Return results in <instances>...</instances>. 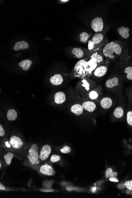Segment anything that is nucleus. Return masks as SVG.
Wrapping results in <instances>:
<instances>
[{"label":"nucleus","mask_w":132,"mask_h":198,"mask_svg":"<svg viewBox=\"0 0 132 198\" xmlns=\"http://www.w3.org/2000/svg\"><path fill=\"white\" fill-rule=\"evenodd\" d=\"M60 1L63 2V3H66V2L69 1L68 0H61V1Z\"/></svg>","instance_id":"39"},{"label":"nucleus","mask_w":132,"mask_h":198,"mask_svg":"<svg viewBox=\"0 0 132 198\" xmlns=\"http://www.w3.org/2000/svg\"><path fill=\"white\" fill-rule=\"evenodd\" d=\"M124 73L128 80H132V66H128L124 68Z\"/></svg>","instance_id":"25"},{"label":"nucleus","mask_w":132,"mask_h":198,"mask_svg":"<svg viewBox=\"0 0 132 198\" xmlns=\"http://www.w3.org/2000/svg\"><path fill=\"white\" fill-rule=\"evenodd\" d=\"M1 168V163H0V168Z\"/></svg>","instance_id":"41"},{"label":"nucleus","mask_w":132,"mask_h":198,"mask_svg":"<svg viewBox=\"0 0 132 198\" xmlns=\"http://www.w3.org/2000/svg\"><path fill=\"white\" fill-rule=\"evenodd\" d=\"M90 36V35H89L86 32H82L80 35V41L84 43H87L88 42Z\"/></svg>","instance_id":"26"},{"label":"nucleus","mask_w":132,"mask_h":198,"mask_svg":"<svg viewBox=\"0 0 132 198\" xmlns=\"http://www.w3.org/2000/svg\"><path fill=\"white\" fill-rule=\"evenodd\" d=\"M117 31L119 35L124 39H127L130 36V29L127 27L122 26L117 29Z\"/></svg>","instance_id":"18"},{"label":"nucleus","mask_w":132,"mask_h":198,"mask_svg":"<svg viewBox=\"0 0 132 198\" xmlns=\"http://www.w3.org/2000/svg\"><path fill=\"white\" fill-rule=\"evenodd\" d=\"M124 50V46L122 43L112 41L106 44L102 48L101 52L105 58L114 60L121 56Z\"/></svg>","instance_id":"1"},{"label":"nucleus","mask_w":132,"mask_h":198,"mask_svg":"<svg viewBox=\"0 0 132 198\" xmlns=\"http://www.w3.org/2000/svg\"><path fill=\"white\" fill-rule=\"evenodd\" d=\"M96 188H93L92 189V191L93 192H95V191H96Z\"/></svg>","instance_id":"40"},{"label":"nucleus","mask_w":132,"mask_h":198,"mask_svg":"<svg viewBox=\"0 0 132 198\" xmlns=\"http://www.w3.org/2000/svg\"><path fill=\"white\" fill-rule=\"evenodd\" d=\"M51 152L50 146L46 144L42 147L39 155L40 159L42 161H45L49 157Z\"/></svg>","instance_id":"6"},{"label":"nucleus","mask_w":132,"mask_h":198,"mask_svg":"<svg viewBox=\"0 0 132 198\" xmlns=\"http://www.w3.org/2000/svg\"><path fill=\"white\" fill-rule=\"evenodd\" d=\"M66 190L68 191H72L74 190H76V188L73 186H69L66 188Z\"/></svg>","instance_id":"35"},{"label":"nucleus","mask_w":132,"mask_h":198,"mask_svg":"<svg viewBox=\"0 0 132 198\" xmlns=\"http://www.w3.org/2000/svg\"><path fill=\"white\" fill-rule=\"evenodd\" d=\"M0 190H5V188H4V186L3 185H2L1 184V187H0Z\"/></svg>","instance_id":"37"},{"label":"nucleus","mask_w":132,"mask_h":198,"mask_svg":"<svg viewBox=\"0 0 132 198\" xmlns=\"http://www.w3.org/2000/svg\"><path fill=\"white\" fill-rule=\"evenodd\" d=\"M122 82L119 77L117 76H113L109 78L105 82V88L106 90L112 92H117L121 88Z\"/></svg>","instance_id":"2"},{"label":"nucleus","mask_w":132,"mask_h":198,"mask_svg":"<svg viewBox=\"0 0 132 198\" xmlns=\"http://www.w3.org/2000/svg\"><path fill=\"white\" fill-rule=\"evenodd\" d=\"M98 65L96 62V60L95 59H90L88 61L86 62L84 65V68L85 71L91 73L93 71L95 70L96 67H98Z\"/></svg>","instance_id":"8"},{"label":"nucleus","mask_w":132,"mask_h":198,"mask_svg":"<svg viewBox=\"0 0 132 198\" xmlns=\"http://www.w3.org/2000/svg\"><path fill=\"white\" fill-rule=\"evenodd\" d=\"M103 88L100 85H98L93 90L90 91L89 94V97L92 100H95L97 99L98 97L102 94Z\"/></svg>","instance_id":"10"},{"label":"nucleus","mask_w":132,"mask_h":198,"mask_svg":"<svg viewBox=\"0 0 132 198\" xmlns=\"http://www.w3.org/2000/svg\"><path fill=\"white\" fill-rule=\"evenodd\" d=\"M124 115V109L122 107L119 106L116 107L114 111V116L117 118H120L123 116Z\"/></svg>","instance_id":"24"},{"label":"nucleus","mask_w":132,"mask_h":198,"mask_svg":"<svg viewBox=\"0 0 132 198\" xmlns=\"http://www.w3.org/2000/svg\"><path fill=\"white\" fill-rule=\"evenodd\" d=\"M5 135V132L1 125H0V136L3 137Z\"/></svg>","instance_id":"34"},{"label":"nucleus","mask_w":132,"mask_h":198,"mask_svg":"<svg viewBox=\"0 0 132 198\" xmlns=\"http://www.w3.org/2000/svg\"><path fill=\"white\" fill-rule=\"evenodd\" d=\"M108 29H105V30H103L101 33H96L93 36L91 40L93 43L96 45L97 47L102 48L104 44V40L105 38V33Z\"/></svg>","instance_id":"5"},{"label":"nucleus","mask_w":132,"mask_h":198,"mask_svg":"<svg viewBox=\"0 0 132 198\" xmlns=\"http://www.w3.org/2000/svg\"><path fill=\"white\" fill-rule=\"evenodd\" d=\"M113 103V99L108 97H103L100 101L101 107L105 109H108L111 108L112 106Z\"/></svg>","instance_id":"12"},{"label":"nucleus","mask_w":132,"mask_h":198,"mask_svg":"<svg viewBox=\"0 0 132 198\" xmlns=\"http://www.w3.org/2000/svg\"><path fill=\"white\" fill-rule=\"evenodd\" d=\"M66 97L65 93L63 92L57 93L54 96L55 102L57 104H61L65 102Z\"/></svg>","instance_id":"17"},{"label":"nucleus","mask_w":132,"mask_h":198,"mask_svg":"<svg viewBox=\"0 0 132 198\" xmlns=\"http://www.w3.org/2000/svg\"><path fill=\"white\" fill-rule=\"evenodd\" d=\"M29 47V45L25 41L17 42L15 43V46L13 47V49L15 51H19L20 50L26 49Z\"/></svg>","instance_id":"20"},{"label":"nucleus","mask_w":132,"mask_h":198,"mask_svg":"<svg viewBox=\"0 0 132 198\" xmlns=\"http://www.w3.org/2000/svg\"><path fill=\"white\" fill-rule=\"evenodd\" d=\"M38 146L37 145L33 144L29 151V154L27 156L30 163L34 165H38L40 162L39 160L40 158L38 151Z\"/></svg>","instance_id":"3"},{"label":"nucleus","mask_w":132,"mask_h":198,"mask_svg":"<svg viewBox=\"0 0 132 198\" xmlns=\"http://www.w3.org/2000/svg\"><path fill=\"white\" fill-rule=\"evenodd\" d=\"M84 109L82 106L79 104H75L72 106L71 108V112L77 116L81 115L84 111Z\"/></svg>","instance_id":"19"},{"label":"nucleus","mask_w":132,"mask_h":198,"mask_svg":"<svg viewBox=\"0 0 132 198\" xmlns=\"http://www.w3.org/2000/svg\"><path fill=\"white\" fill-rule=\"evenodd\" d=\"M61 151L63 153H68L71 151L70 147L65 146L61 149Z\"/></svg>","instance_id":"32"},{"label":"nucleus","mask_w":132,"mask_h":198,"mask_svg":"<svg viewBox=\"0 0 132 198\" xmlns=\"http://www.w3.org/2000/svg\"><path fill=\"white\" fill-rule=\"evenodd\" d=\"M127 121L128 125L132 126V111H129L127 112Z\"/></svg>","instance_id":"30"},{"label":"nucleus","mask_w":132,"mask_h":198,"mask_svg":"<svg viewBox=\"0 0 132 198\" xmlns=\"http://www.w3.org/2000/svg\"><path fill=\"white\" fill-rule=\"evenodd\" d=\"M60 157L59 155H53L51 156L50 158V161L52 162H58L60 160Z\"/></svg>","instance_id":"31"},{"label":"nucleus","mask_w":132,"mask_h":198,"mask_svg":"<svg viewBox=\"0 0 132 198\" xmlns=\"http://www.w3.org/2000/svg\"><path fill=\"white\" fill-rule=\"evenodd\" d=\"M10 144L15 149H20L22 148L23 143L22 140L19 137L15 136H13L11 137Z\"/></svg>","instance_id":"11"},{"label":"nucleus","mask_w":132,"mask_h":198,"mask_svg":"<svg viewBox=\"0 0 132 198\" xmlns=\"http://www.w3.org/2000/svg\"><path fill=\"white\" fill-rule=\"evenodd\" d=\"M64 81L63 77L60 74H56L52 76L50 78V82L51 84L55 86H59Z\"/></svg>","instance_id":"16"},{"label":"nucleus","mask_w":132,"mask_h":198,"mask_svg":"<svg viewBox=\"0 0 132 198\" xmlns=\"http://www.w3.org/2000/svg\"><path fill=\"white\" fill-rule=\"evenodd\" d=\"M100 48L97 47L91 40H89L88 42V49L90 51L99 50Z\"/></svg>","instance_id":"28"},{"label":"nucleus","mask_w":132,"mask_h":198,"mask_svg":"<svg viewBox=\"0 0 132 198\" xmlns=\"http://www.w3.org/2000/svg\"><path fill=\"white\" fill-rule=\"evenodd\" d=\"M83 108L89 112H93L96 109V105L94 102L87 101L84 102L82 104Z\"/></svg>","instance_id":"14"},{"label":"nucleus","mask_w":132,"mask_h":198,"mask_svg":"<svg viewBox=\"0 0 132 198\" xmlns=\"http://www.w3.org/2000/svg\"><path fill=\"white\" fill-rule=\"evenodd\" d=\"M17 117V112L15 109H11L8 112L7 118L10 121L15 120Z\"/></svg>","instance_id":"23"},{"label":"nucleus","mask_w":132,"mask_h":198,"mask_svg":"<svg viewBox=\"0 0 132 198\" xmlns=\"http://www.w3.org/2000/svg\"><path fill=\"white\" fill-rule=\"evenodd\" d=\"M14 156V154L11 152H9L4 155V161H5V162H6L7 165H10L11 163L12 159H13V157Z\"/></svg>","instance_id":"27"},{"label":"nucleus","mask_w":132,"mask_h":198,"mask_svg":"<svg viewBox=\"0 0 132 198\" xmlns=\"http://www.w3.org/2000/svg\"><path fill=\"white\" fill-rule=\"evenodd\" d=\"M108 71V67L106 65H101L96 67L94 71V76L96 78H101L106 75Z\"/></svg>","instance_id":"7"},{"label":"nucleus","mask_w":132,"mask_h":198,"mask_svg":"<svg viewBox=\"0 0 132 198\" xmlns=\"http://www.w3.org/2000/svg\"><path fill=\"white\" fill-rule=\"evenodd\" d=\"M87 61L85 59L80 60L76 63L74 67V70L77 73L81 74L83 72L84 68V65Z\"/></svg>","instance_id":"15"},{"label":"nucleus","mask_w":132,"mask_h":198,"mask_svg":"<svg viewBox=\"0 0 132 198\" xmlns=\"http://www.w3.org/2000/svg\"><path fill=\"white\" fill-rule=\"evenodd\" d=\"M109 180L110 181H113V182H117L119 181L118 179L116 178V177H110Z\"/></svg>","instance_id":"36"},{"label":"nucleus","mask_w":132,"mask_h":198,"mask_svg":"<svg viewBox=\"0 0 132 198\" xmlns=\"http://www.w3.org/2000/svg\"><path fill=\"white\" fill-rule=\"evenodd\" d=\"M42 191H44V192H53V191H54V190H42Z\"/></svg>","instance_id":"38"},{"label":"nucleus","mask_w":132,"mask_h":198,"mask_svg":"<svg viewBox=\"0 0 132 198\" xmlns=\"http://www.w3.org/2000/svg\"><path fill=\"white\" fill-rule=\"evenodd\" d=\"M117 173L116 172H113L112 169L111 168H108L106 172V177L109 178L110 177H117Z\"/></svg>","instance_id":"29"},{"label":"nucleus","mask_w":132,"mask_h":198,"mask_svg":"<svg viewBox=\"0 0 132 198\" xmlns=\"http://www.w3.org/2000/svg\"><path fill=\"white\" fill-rule=\"evenodd\" d=\"M125 185L129 190H132V180L126 181L125 182Z\"/></svg>","instance_id":"33"},{"label":"nucleus","mask_w":132,"mask_h":198,"mask_svg":"<svg viewBox=\"0 0 132 198\" xmlns=\"http://www.w3.org/2000/svg\"><path fill=\"white\" fill-rule=\"evenodd\" d=\"M91 27L94 32L96 33H101L104 29V22L102 17H96L91 22Z\"/></svg>","instance_id":"4"},{"label":"nucleus","mask_w":132,"mask_h":198,"mask_svg":"<svg viewBox=\"0 0 132 198\" xmlns=\"http://www.w3.org/2000/svg\"><path fill=\"white\" fill-rule=\"evenodd\" d=\"M32 61L30 60L26 59L22 61L18 64L19 66L24 70H27L30 68Z\"/></svg>","instance_id":"21"},{"label":"nucleus","mask_w":132,"mask_h":198,"mask_svg":"<svg viewBox=\"0 0 132 198\" xmlns=\"http://www.w3.org/2000/svg\"><path fill=\"white\" fill-rule=\"evenodd\" d=\"M72 53L76 58L78 59L82 58L84 55V51L79 47L73 48L72 50Z\"/></svg>","instance_id":"22"},{"label":"nucleus","mask_w":132,"mask_h":198,"mask_svg":"<svg viewBox=\"0 0 132 198\" xmlns=\"http://www.w3.org/2000/svg\"><path fill=\"white\" fill-rule=\"evenodd\" d=\"M104 56L102 54V52L100 50L97 51L93 53L90 56V59L94 58L96 60L98 66L103 63L104 62Z\"/></svg>","instance_id":"13"},{"label":"nucleus","mask_w":132,"mask_h":198,"mask_svg":"<svg viewBox=\"0 0 132 198\" xmlns=\"http://www.w3.org/2000/svg\"><path fill=\"white\" fill-rule=\"evenodd\" d=\"M40 172L45 175L53 176L55 174V171L54 168L47 164L43 165L40 169Z\"/></svg>","instance_id":"9"}]
</instances>
